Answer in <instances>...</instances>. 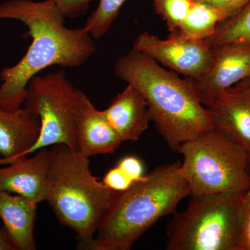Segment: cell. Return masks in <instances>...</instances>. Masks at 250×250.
<instances>
[{"instance_id":"obj_23","label":"cell","mask_w":250,"mask_h":250,"mask_svg":"<svg viewBox=\"0 0 250 250\" xmlns=\"http://www.w3.org/2000/svg\"><path fill=\"white\" fill-rule=\"evenodd\" d=\"M118 166L134 182L144 175V167L142 161L136 156H129L123 158L118 163Z\"/></svg>"},{"instance_id":"obj_19","label":"cell","mask_w":250,"mask_h":250,"mask_svg":"<svg viewBox=\"0 0 250 250\" xmlns=\"http://www.w3.org/2000/svg\"><path fill=\"white\" fill-rule=\"evenodd\" d=\"M194 1L195 0H154V9L172 32L179 30Z\"/></svg>"},{"instance_id":"obj_12","label":"cell","mask_w":250,"mask_h":250,"mask_svg":"<svg viewBox=\"0 0 250 250\" xmlns=\"http://www.w3.org/2000/svg\"><path fill=\"white\" fill-rule=\"evenodd\" d=\"M77 149L83 155L113 154L123 142L102 113L82 90L76 116Z\"/></svg>"},{"instance_id":"obj_26","label":"cell","mask_w":250,"mask_h":250,"mask_svg":"<svg viewBox=\"0 0 250 250\" xmlns=\"http://www.w3.org/2000/svg\"><path fill=\"white\" fill-rule=\"evenodd\" d=\"M248 170L250 176V155L249 156V160H248Z\"/></svg>"},{"instance_id":"obj_17","label":"cell","mask_w":250,"mask_h":250,"mask_svg":"<svg viewBox=\"0 0 250 250\" xmlns=\"http://www.w3.org/2000/svg\"><path fill=\"white\" fill-rule=\"evenodd\" d=\"M207 41L212 49L236 42L250 43V1L239 12L218 24L214 34Z\"/></svg>"},{"instance_id":"obj_14","label":"cell","mask_w":250,"mask_h":250,"mask_svg":"<svg viewBox=\"0 0 250 250\" xmlns=\"http://www.w3.org/2000/svg\"><path fill=\"white\" fill-rule=\"evenodd\" d=\"M102 113L123 142H136L152 121L146 99L130 84Z\"/></svg>"},{"instance_id":"obj_4","label":"cell","mask_w":250,"mask_h":250,"mask_svg":"<svg viewBox=\"0 0 250 250\" xmlns=\"http://www.w3.org/2000/svg\"><path fill=\"white\" fill-rule=\"evenodd\" d=\"M46 200L59 222L76 233L79 243L91 240L116 191L90 170L89 157L65 145L51 146Z\"/></svg>"},{"instance_id":"obj_10","label":"cell","mask_w":250,"mask_h":250,"mask_svg":"<svg viewBox=\"0 0 250 250\" xmlns=\"http://www.w3.org/2000/svg\"><path fill=\"white\" fill-rule=\"evenodd\" d=\"M206 108L214 129L250 155V78L225 90Z\"/></svg>"},{"instance_id":"obj_21","label":"cell","mask_w":250,"mask_h":250,"mask_svg":"<svg viewBox=\"0 0 250 250\" xmlns=\"http://www.w3.org/2000/svg\"><path fill=\"white\" fill-rule=\"evenodd\" d=\"M61 12L67 18H77L83 16L89 7L92 0H53Z\"/></svg>"},{"instance_id":"obj_6","label":"cell","mask_w":250,"mask_h":250,"mask_svg":"<svg viewBox=\"0 0 250 250\" xmlns=\"http://www.w3.org/2000/svg\"><path fill=\"white\" fill-rule=\"evenodd\" d=\"M243 195L192 196L167 225V250H238Z\"/></svg>"},{"instance_id":"obj_24","label":"cell","mask_w":250,"mask_h":250,"mask_svg":"<svg viewBox=\"0 0 250 250\" xmlns=\"http://www.w3.org/2000/svg\"><path fill=\"white\" fill-rule=\"evenodd\" d=\"M227 11L231 16L239 12L250 0H197Z\"/></svg>"},{"instance_id":"obj_11","label":"cell","mask_w":250,"mask_h":250,"mask_svg":"<svg viewBox=\"0 0 250 250\" xmlns=\"http://www.w3.org/2000/svg\"><path fill=\"white\" fill-rule=\"evenodd\" d=\"M31 157L22 156L0 167V191L17 194L38 203L45 201L49 149L41 148Z\"/></svg>"},{"instance_id":"obj_15","label":"cell","mask_w":250,"mask_h":250,"mask_svg":"<svg viewBox=\"0 0 250 250\" xmlns=\"http://www.w3.org/2000/svg\"><path fill=\"white\" fill-rule=\"evenodd\" d=\"M38 202L0 191V218L16 250H35L34 224Z\"/></svg>"},{"instance_id":"obj_9","label":"cell","mask_w":250,"mask_h":250,"mask_svg":"<svg viewBox=\"0 0 250 250\" xmlns=\"http://www.w3.org/2000/svg\"><path fill=\"white\" fill-rule=\"evenodd\" d=\"M213 50L208 70L197 80L191 79L197 97L205 107L225 90L250 78V43L226 44Z\"/></svg>"},{"instance_id":"obj_2","label":"cell","mask_w":250,"mask_h":250,"mask_svg":"<svg viewBox=\"0 0 250 250\" xmlns=\"http://www.w3.org/2000/svg\"><path fill=\"white\" fill-rule=\"evenodd\" d=\"M114 73L142 93L151 121L172 150L179 152L184 143L214 129L191 79L180 78L133 49L117 61Z\"/></svg>"},{"instance_id":"obj_3","label":"cell","mask_w":250,"mask_h":250,"mask_svg":"<svg viewBox=\"0 0 250 250\" xmlns=\"http://www.w3.org/2000/svg\"><path fill=\"white\" fill-rule=\"evenodd\" d=\"M180 161L156 167L117 192L90 241L82 250H129L159 219L174 214L179 202L191 194Z\"/></svg>"},{"instance_id":"obj_7","label":"cell","mask_w":250,"mask_h":250,"mask_svg":"<svg viewBox=\"0 0 250 250\" xmlns=\"http://www.w3.org/2000/svg\"><path fill=\"white\" fill-rule=\"evenodd\" d=\"M80 92L62 70L31 79L24 107L39 116L41 130L29 154L58 144L77 149L75 116Z\"/></svg>"},{"instance_id":"obj_25","label":"cell","mask_w":250,"mask_h":250,"mask_svg":"<svg viewBox=\"0 0 250 250\" xmlns=\"http://www.w3.org/2000/svg\"><path fill=\"white\" fill-rule=\"evenodd\" d=\"M0 250H16L4 227L0 228Z\"/></svg>"},{"instance_id":"obj_18","label":"cell","mask_w":250,"mask_h":250,"mask_svg":"<svg viewBox=\"0 0 250 250\" xmlns=\"http://www.w3.org/2000/svg\"><path fill=\"white\" fill-rule=\"evenodd\" d=\"M126 0H100L97 9L87 19L84 29L94 39L107 34Z\"/></svg>"},{"instance_id":"obj_8","label":"cell","mask_w":250,"mask_h":250,"mask_svg":"<svg viewBox=\"0 0 250 250\" xmlns=\"http://www.w3.org/2000/svg\"><path fill=\"white\" fill-rule=\"evenodd\" d=\"M133 49L193 80L208 70L213 57V49L207 41L190 39L179 31L170 32L164 40L144 31L138 36Z\"/></svg>"},{"instance_id":"obj_22","label":"cell","mask_w":250,"mask_h":250,"mask_svg":"<svg viewBox=\"0 0 250 250\" xmlns=\"http://www.w3.org/2000/svg\"><path fill=\"white\" fill-rule=\"evenodd\" d=\"M103 182L109 188L114 191L120 192L127 189L134 181L126 175L117 166L108 171L107 173L105 174Z\"/></svg>"},{"instance_id":"obj_13","label":"cell","mask_w":250,"mask_h":250,"mask_svg":"<svg viewBox=\"0 0 250 250\" xmlns=\"http://www.w3.org/2000/svg\"><path fill=\"white\" fill-rule=\"evenodd\" d=\"M39 116L26 107L14 111L0 108V166L28 156L40 134Z\"/></svg>"},{"instance_id":"obj_5","label":"cell","mask_w":250,"mask_h":250,"mask_svg":"<svg viewBox=\"0 0 250 250\" xmlns=\"http://www.w3.org/2000/svg\"><path fill=\"white\" fill-rule=\"evenodd\" d=\"M179 153L192 196L244 195L250 190V154L218 130L204 131L184 143Z\"/></svg>"},{"instance_id":"obj_1","label":"cell","mask_w":250,"mask_h":250,"mask_svg":"<svg viewBox=\"0 0 250 250\" xmlns=\"http://www.w3.org/2000/svg\"><path fill=\"white\" fill-rule=\"evenodd\" d=\"M65 16L53 0H9L0 4V21L17 20L27 26L32 42L17 64L0 72V108L14 111L22 107L28 83L52 65L77 67L96 50L94 39L84 28L64 25Z\"/></svg>"},{"instance_id":"obj_16","label":"cell","mask_w":250,"mask_h":250,"mask_svg":"<svg viewBox=\"0 0 250 250\" xmlns=\"http://www.w3.org/2000/svg\"><path fill=\"white\" fill-rule=\"evenodd\" d=\"M231 17L224 10L195 0L178 31L190 39L207 41L214 34L218 24Z\"/></svg>"},{"instance_id":"obj_20","label":"cell","mask_w":250,"mask_h":250,"mask_svg":"<svg viewBox=\"0 0 250 250\" xmlns=\"http://www.w3.org/2000/svg\"><path fill=\"white\" fill-rule=\"evenodd\" d=\"M238 250H250V189L242 197L240 205Z\"/></svg>"}]
</instances>
